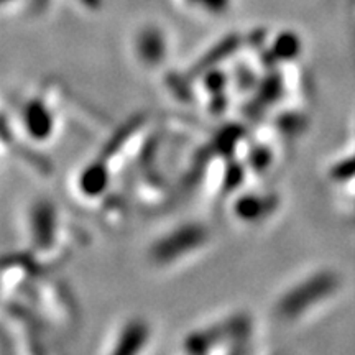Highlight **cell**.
<instances>
[{
  "label": "cell",
  "instance_id": "6da1fadb",
  "mask_svg": "<svg viewBox=\"0 0 355 355\" xmlns=\"http://www.w3.org/2000/svg\"><path fill=\"white\" fill-rule=\"evenodd\" d=\"M339 286V279L334 273L321 272L313 275L304 282H300L290 291L279 298L278 313L286 319L300 318L304 311L313 308L319 301L332 295Z\"/></svg>",
  "mask_w": 355,
  "mask_h": 355
},
{
  "label": "cell",
  "instance_id": "7a4b0ae2",
  "mask_svg": "<svg viewBox=\"0 0 355 355\" xmlns=\"http://www.w3.org/2000/svg\"><path fill=\"white\" fill-rule=\"evenodd\" d=\"M207 241V230L199 224L181 225L153 243L150 255L157 263H170L191 254Z\"/></svg>",
  "mask_w": 355,
  "mask_h": 355
},
{
  "label": "cell",
  "instance_id": "3957f363",
  "mask_svg": "<svg viewBox=\"0 0 355 355\" xmlns=\"http://www.w3.org/2000/svg\"><path fill=\"white\" fill-rule=\"evenodd\" d=\"M30 232L32 241L38 248L51 247L56 237V211L48 201H40L30 214Z\"/></svg>",
  "mask_w": 355,
  "mask_h": 355
},
{
  "label": "cell",
  "instance_id": "277c9868",
  "mask_svg": "<svg viewBox=\"0 0 355 355\" xmlns=\"http://www.w3.org/2000/svg\"><path fill=\"white\" fill-rule=\"evenodd\" d=\"M25 130L35 140H46L55 128V119L51 110L43 101H30L24 109Z\"/></svg>",
  "mask_w": 355,
  "mask_h": 355
},
{
  "label": "cell",
  "instance_id": "5b68a950",
  "mask_svg": "<svg viewBox=\"0 0 355 355\" xmlns=\"http://www.w3.org/2000/svg\"><path fill=\"white\" fill-rule=\"evenodd\" d=\"M148 324L141 319H133L123 326L110 355H139L148 343Z\"/></svg>",
  "mask_w": 355,
  "mask_h": 355
},
{
  "label": "cell",
  "instance_id": "8992f818",
  "mask_svg": "<svg viewBox=\"0 0 355 355\" xmlns=\"http://www.w3.org/2000/svg\"><path fill=\"white\" fill-rule=\"evenodd\" d=\"M109 184V171L107 166L102 162L91 163V165L86 166L79 176L78 186L79 189L83 191V194L91 198H97L107 189Z\"/></svg>",
  "mask_w": 355,
  "mask_h": 355
},
{
  "label": "cell",
  "instance_id": "52a82bcc",
  "mask_svg": "<svg viewBox=\"0 0 355 355\" xmlns=\"http://www.w3.org/2000/svg\"><path fill=\"white\" fill-rule=\"evenodd\" d=\"M270 209V204L266 199H261L255 194H247L241 196L234 204L235 216L241 217L242 220H257L265 216V212Z\"/></svg>",
  "mask_w": 355,
  "mask_h": 355
},
{
  "label": "cell",
  "instance_id": "ba28073f",
  "mask_svg": "<svg viewBox=\"0 0 355 355\" xmlns=\"http://www.w3.org/2000/svg\"><path fill=\"white\" fill-rule=\"evenodd\" d=\"M139 51L141 60L153 64L163 60L165 56V43L157 32H146L139 42Z\"/></svg>",
  "mask_w": 355,
  "mask_h": 355
},
{
  "label": "cell",
  "instance_id": "9c48e42d",
  "mask_svg": "<svg viewBox=\"0 0 355 355\" xmlns=\"http://www.w3.org/2000/svg\"><path fill=\"white\" fill-rule=\"evenodd\" d=\"M237 46H239V38L237 37L225 38L224 42L217 44L214 50L209 51V55L204 56L202 60L199 61V66H196V69L199 71V73H207L209 69L216 68L217 63H220L222 60H225V58H227Z\"/></svg>",
  "mask_w": 355,
  "mask_h": 355
},
{
  "label": "cell",
  "instance_id": "30bf717a",
  "mask_svg": "<svg viewBox=\"0 0 355 355\" xmlns=\"http://www.w3.org/2000/svg\"><path fill=\"white\" fill-rule=\"evenodd\" d=\"M300 48H301V43L298 37H295L293 33H283L282 37L275 42L273 56L277 58V60H283V61L293 60V58L298 55Z\"/></svg>",
  "mask_w": 355,
  "mask_h": 355
},
{
  "label": "cell",
  "instance_id": "8fae6325",
  "mask_svg": "<svg viewBox=\"0 0 355 355\" xmlns=\"http://www.w3.org/2000/svg\"><path fill=\"white\" fill-rule=\"evenodd\" d=\"M354 175H355V158L343 162L340 165H337L334 168V178H337V180H347V178H352Z\"/></svg>",
  "mask_w": 355,
  "mask_h": 355
},
{
  "label": "cell",
  "instance_id": "7c38bea8",
  "mask_svg": "<svg viewBox=\"0 0 355 355\" xmlns=\"http://www.w3.org/2000/svg\"><path fill=\"white\" fill-rule=\"evenodd\" d=\"M224 84H225V78L222 79V74L219 73V71L211 69V74H207L206 86L209 87L212 92H220L222 87H224Z\"/></svg>",
  "mask_w": 355,
  "mask_h": 355
},
{
  "label": "cell",
  "instance_id": "4fadbf2b",
  "mask_svg": "<svg viewBox=\"0 0 355 355\" xmlns=\"http://www.w3.org/2000/svg\"><path fill=\"white\" fill-rule=\"evenodd\" d=\"M196 2H201L202 6L207 8H212V10H224L227 7V0H196Z\"/></svg>",
  "mask_w": 355,
  "mask_h": 355
}]
</instances>
